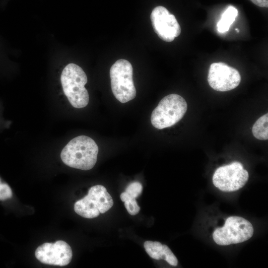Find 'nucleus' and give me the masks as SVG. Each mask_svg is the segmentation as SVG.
I'll return each mask as SVG.
<instances>
[{"mask_svg":"<svg viewBox=\"0 0 268 268\" xmlns=\"http://www.w3.org/2000/svg\"><path fill=\"white\" fill-rule=\"evenodd\" d=\"M249 179V173L239 162L218 168L213 174L212 182L215 187L225 192L242 188Z\"/></svg>","mask_w":268,"mask_h":268,"instance_id":"nucleus-7","label":"nucleus"},{"mask_svg":"<svg viewBox=\"0 0 268 268\" xmlns=\"http://www.w3.org/2000/svg\"><path fill=\"white\" fill-rule=\"evenodd\" d=\"M120 199L124 202L125 206L130 214L135 215L139 212L140 207L137 203L135 198L124 192L121 194Z\"/></svg>","mask_w":268,"mask_h":268,"instance_id":"nucleus-14","label":"nucleus"},{"mask_svg":"<svg viewBox=\"0 0 268 268\" xmlns=\"http://www.w3.org/2000/svg\"><path fill=\"white\" fill-rule=\"evenodd\" d=\"M253 135L257 139L266 140L268 139V114L259 118L252 128Z\"/></svg>","mask_w":268,"mask_h":268,"instance_id":"nucleus-13","label":"nucleus"},{"mask_svg":"<svg viewBox=\"0 0 268 268\" xmlns=\"http://www.w3.org/2000/svg\"><path fill=\"white\" fill-rule=\"evenodd\" d=\"M150 19L154 32L165 42L173 41L181 34V28L175 16L163 6L152 10Z\"/></svg>","mask_w":268,"mask_h":268,"instance_id":"nucleus-9","label":"nucleus"},{"mask_svg":"<svg viewBox=\"0 0 268 268\" xmlns=\"http://www.w3.org/2000/svg\"><path fill=\"white\" fill-rule=\"evenodd\" d=\"M235 30L237 32H239V30L237 28H236L235 29Z\"/></svg>","mask_w":268,"mask_h":268,"instance_id":"nucleus-18","label":"nucleus"},{"mask_svg":"<svg viewBox=\"0 0 268 268\" xmlns=\"http://www.w3.org/2000/svg\"><path fill=\"white\" fill-rule=\"evenodd\" d=\"M187 110V103L180 95L171 94L165 96L152 112V126L158 129L170 127L183 117Z\"/></svg>","mask_w":268,"mask_h":268,"instance_id":"nucleus-3","label":"nucleus"},{"mask_svg":"<svg viewBox=\"0 0 268 268\" xmlns=\"http://www.w3.org/2000/svg\"><path fill=\"white\" fill-rule=\"evenodd\" d=\"M98 147L95 141L86 135L76 136L70 140L61 153L67 165L82 170H88L95 165Z\"/></svg>","mask_w":268,"mask_h":268,"instance_id":"nucleus-1","label":"nucleus"},{"mask_svg":"<svg viewBox=\"0 0 268 268\" xmlns=\"http://www.w3.org/2000/svg\"><path fill=\"white\" fill-rule=\"evenodd\" d=\"M35 255L42 263L65 266L70 262L72 252L67 243L59 240L54 243L43 244L36 249Z\"/></svg>","mask_w":268,"mask_h":268,"instance_id":"nucleus-10","label":"nucleus"},{"mask_svg":"<svg viewBox=\"0 0 268 268\" xmlns=\"http://www.w3.org/2000/svg\"><path fill=\"white\" fill-rule=\"evenodd\" d=\"M241 80L239 71L222 63H213L210 66L207 81L210 86L218 91H227L237 87Z\"/></svg>","mask_w":268,"mask_h":268,"instance_id":"nucleus-8","label":"nucleus"},{"mask_svg":"<svg viewBox=\"0 0 268 268\" xmlns=\"http://www.w3.org/2000/svg\"><path fill=\"white\" fill-rule=\"evenodd\" d=\"M256 5L262 7H268V0H250Z\"/></svg>","mask_w":268,"mask_h":268,"instance_id":"nucleus-17","label":"nucleus"},{"mask_svg":"<svg viewBox=\"0 0 268 268\" xmlns=\"http://www.w3.org/2000/svg\"><path fill=\"white\" fill-rule=\"evenodd\" d=\"M113 203L112 198L105 187L95 185L89 189L86 196L74 203V210L83 217L93 218L107 212Z\"/></svg>","mask_w":268,"mask_h":268,"instance_id":"nucleus-6","label":"nucleus"},{"mask_svg":"<svg viewBox=\"0 0 268 268\" xmlns=\"http://www.w3.org/2000/svg\"><path fill=\"white\" fill-rule=\"evenodd\" d=\"M142 191V186L138 182H134L130 184L126 189L125 192L133 198L139 196Z\"/></svg>","mask_w":268,"mask_h":268,"instance_id":"nucleus-15","label":"nucleus"},{"mask_svg":"<svg viewBox=\"0 0 268 268\" xmlns=\"http://www.w3.org/2000/svg\"><path fill=\"white\" fill-rule=\"evenodd\" d=\"M12 192L9 186L2 182L0 178V201H5L11 198Z\"/></svg>","mask_w":268,"mask_h":268,"instance_id":"nucleus-16","label":"nucleus"},{"mask_svg":"<svg viewBox=\"0 0 268 268\" xmlns=\"http://www.w3.org/2000/svg\"><path fill=\"white\" fill-rule=\"evenodd\" d=\"M253 234L254 228L250 221L242 217L232 216L226 219L222 227L214 230L212 238L217 244L227 246L246 241Z\"/></svg>","mask_w":268,"mask_h":268,"instance_id":"nucleus-5","label":"nucleus"},{"mask_svg":"<svg viewBox=\"0 0 268 268\" xmlns=\"http://www.w3.org/2000/svg\"><path fill=\"white\" fill-rule=\"evenodd\" d=\"M111 86L115 98L124 103L134 99L136 89L133 81V68L127 60L117 61L110 69Z\"/></svg>","mask_w":268,"mask_h":268,"instance_id":"nucleus-4","label":"nucleus"},{"mask_svg":"<svg viewBox=\"0 0 268 268\" xmlns=\"http://www.w3.org/2000/svg\"><path fill=\"white\" fill-rule=\"evenodd\" d=\"M144 248L147 254L152 259L159 260L163 259L173 266L178 265V260L170 248L166 245L157 241H146Z\"/></svg>","mask_w":268,"mask_h":268,"instance_id":"nucleus-11","label":"nucleus"},{"mask_svg":"<svg viewBox=\"0 0 268 268\" xmlns=\"http://www.w3.org/2000/svg\"><path fill=\"white\" fill-rule=\"evenodd\" d=\"M63 91L70 104L76 108H82L89 102V94L84 85L87 77L79 66L70 63L64 68L61 76Z\"/></svg>","mask_w":268,"mask_h":268,"instance_id":"nucleus-2","label":"nucleus"},{"mask_svg":"<svg viewBox=\"0 0 268 268\" xmlns=\"http://www.w3.org/2000/svg\"><path fill=\"white\" fill-rule=\"evenodd\" d=\"M238 10L232 5L229 6L222 13L220 19L217 23L218 32L224 33L229 30L231 24L238 15Z\"/></svg>","mask_w":268,"mask_h":268,"instance_id":"nucleus-12","label":"nucleus"}]
</instances>
